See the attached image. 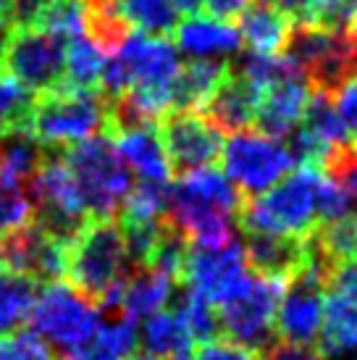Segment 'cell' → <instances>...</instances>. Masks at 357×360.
Segmentation results:
<instances>
[{"instance_id":"37","label":"cell","mask_w":357,"mask_h":360,"mask_svg":"<svg viewBox=\"0 0 357 360\" xmlns=\"http://www.w3.org/2000/svg\"><path fill=\"white\" fill-rule=\"evenodd\" d=\"M195 360H258V352L221 334L208 342H200Z\"/></svg>"},{"instance_id":"29","label":"cell","mask_w":357,"mask_h":360,"mask_svg":"<svg viewBox=\"0 0 357 360\" xmlns=\"http://www.w3.org/2000/svg\"><path fill=\"white\" fill-rule=\"evenodd\" d=\"M87 24V0H48L32 27L48 32L60 42L84 37Z\"/></svg>"},{"instance_id":"32","label":"cell","mask_w":357,"mask_h":360,"mask_svg":"<svg viewBox=\"0 0 357 360\" xmlns=\"http://www.w3.org/2000/svg\"><path fill=\"white\" fill-rule=\"evenodd\" d=\"M116 6L131 27H139L148 34L166 37L178 24V13L171 0H116Z\"/></svg>"},{"instance_id":"11","label":"cell","mask_w":357,"mask_h":360,"mask_svg":"<svg viewBox=\"0 0 357 360\" xmlns=\"http://www.w3.org/2000/svg\"><path fill=\"white\" fill-rule=\"evenodd\" d=\"M245 276H247L245 248L237 242H228L223 248H189L178 284L205 295L213 305H219L237 290Z\"/></svg>"},{"instance_id":"26","label":"cell","mask_w":357,"mask_h":360,"mask_svg":"<svg viewBox=\"0 0 357 360\" xmlns=\"http://www.w3.org/2000/svg\"><path fill=\"white\" fill-rule=\"evenodd\" d=\"M108 56L87 37H77L66 45V69H63V87L74 90H98L103 66Z\"/></svg>"},{"instance_id":"31","label":"cell","mask_w":357,"mask_h":360,"mask_svg":"<svg viewBox=\"0 0 357 360\" xmlns=\"http://www.w3.org/2000/svg\"><path fill=\"white\" fill-rule=\"evenodd\" d=\"M166 192L169 187L160 181L142 179L131 184L129 195L119 208V224H150L166 216Z\"/></svg>"},{"instance_id":"18","label":"cell","mask_w":357,"mask_h":360,"mask_svg":"<svg viewBox=\"0 0 357 360\" xmlns=\"http://www.w3.org/2000/svg\"><path fill=\"white\" fill-rule=\"evenodd\" d=\"M174 287H176V281L171 279L169 274L152 269V266H131V271L124 279V287H121V316L131 321L155 316L174 297Z\"/></svg>"},{"instance_id":"41","label":"cell","mask_w":357,"mask_h":360,"mask_svg":"<svg viewBox=\"0 0 357 360\" xmlns=\"http://www.w3.org/2000/svg\"><path fill=\"white\" fill-rule=\"evenodd\" d=\"M202 3L205 0H171V6L176 8V13H184V16H195L202 11Z\"/></svg>"},{"instance_id":"30","label":"cell","mask_w":357,"mask_h":360,"mask_svg":"<svg viewBox=\"0 0 357 360\" xmlns=\"http://www.w3.org/2000/svg\"><path fill=\"white\" fill-rule=\"evenodd\" d=\"M174 310L178 313V319L184 321L189 337L195 342H208L213 337H221L219 310L205 295H200V292L181 284V295H178Z\"/></svg>"},{"instance_id":"46","label":"cell","mask_w":357,"mask_h":360,"mask_svg":"<svg viewBox=\"0 0 357 360\" xmlns=\"http://www.w3.org/2000/svg\"><path fill=\"white\" fill-rule=\"evenodd\" d=\"M355 231H357V219H355Z\"/></svg>"},{"instance_id":"38","label":"cell","mask_w":357,"mask_h":360,"mask_svg":"<svg viewBox=\"0 0 357 360\" xmlns=\"http://www.w3.org/2000/svg\"><path fill=\"white\" fill-rule=\"evenodd\" d=\"M258 360H326V355L313 345H292V342H268L258 350Z\"/></svg>"},{"instance_id":"1","label":"cell","mask_w":357,"mask_h":360,"mask_svg":"<svg viewBox=\"0 0 357 360\" xmlns=\"http://www.w3.org/2000/svg\"><path fill=\"white\" fill-rule=\"evenodd\" d=\"M129 252L119 221L89 219L69 242L71 287L98 310H119L121 287L129 274Z\"/></svg>"},{"instance_id":"39","label":"cell","mask_w":357,"mask_h":360,"mask_svg":"<svg viewBox=\"0 0 357 360\" xmlns=\"http://www.w3.org/2000/svg\"><path fill=\"white\" fill-rule=\"evenodd\" d=\"M260 3H268L281 13H287L294 24H308L310 11H313V0H260Z\"/></svg>"},{"instance_id":"15","label":"cell","mask_w":357,"mask_h":360,"mask_svg":"<svg viewBox=\"0 0 357 360\" xmlns=\"http://www.w3.org/2000/svg\"><path fill=\"white\" fill-rule=\"evenodd\" d=\"M310 98H313V87L305 77L281 79L266 87L258 105V116H255V129L273 140L289 137L305 116Z\"/></svg>"},{"instance_id":"34","label":"cell","mask_w":357,"mask_h":360,"mask_svg":"<svg viewBox=\"0 0 357 360\" xmlns=\"http://www.w3.org/2000/svg\"><path fill=\"white\" fill-rule=\"evenodd\" d=\"M349 210H352V198L347 195V190L323 171V179L318 187V219H320V224L349 219Z\"/></svg>"},{"instance_id":"28","label":"cell","mask_w":357,"mask_h":360,"mask_svg":"<svg viewBox=\"0 0 357 360\" xmlns=\"http://www.w3.org/2000/svg\"><path fill=\"white\" fill-rule=\"evenodd\" d=\"M142 342L150 355L155 358H171L174 352L192 350V337H189L184 321L178 319L176 310H160L150 316L145 329H142Z\"/></svg>"},{"instance_id":"6","label":"cell","mask_w":357,"mask_h":360,"mask_svg":"<svg viewBox=\"0 0 357 360\" xmlns=\"http://www.w3.org/2000/svg\"><path fill=\"white\" fill-rule=\"evenodd\" d=\"M223 171L239 192L263 195L276 181L287 176L294 166V155L281 140L266 137L258 129L231 134L221 150Z\"/></svg>"},{"instance_id":"12","label":"cell","mask_w":357,"mask_h":360,"mask_svg":"<svg viewBox=\"0 0 357 360\" xmlns=\"http://www.w3.org/2000/svg\"><path fill=\"white\" fill-rule=\"evenodd\" d=\"M231 216L234 213L200 200L178 184H171L166 192V219L197 248H223L234 242Z\"/></svg>"},{"instance_id":"19","label":"cell","mask_w":357,"mask_h":360,"mask_svg":"<svg viewBox=\"0 0 357 360\" xmlns=\"http://www.w3.org/2000/svg\"><path fill=\"white\" fill-rule=\"evenodd\" d=\"M294 21L278 8L268 6V3H252L239 13L237 30L242 34V42H247L252 53L260 56H281L287 53L292 32H294Z\"/></svg>"},{"instance_id":"40","label":"cell","mask_w":357,"mask_h":360,"mask_svg":"<svg viewBox=\"0 0 357 360\" xmlns=\"http://www.w3.org/2000/svg\"><path fill=\"white\" fill-rule=\"evenodd\" d=\"M202 6L208 8V13L213 19L231 21V19H239V13L247 8L249 0H205Z\"/></svg>"},{"instance_id":"13","label":"cell","mask_w":357,"mask_h":360,"mask_svg":"<svg viewBox=\"0 0 357 360\" xmlns=\"http://www.w3.org/2000/svg\"><path fill=\"white\" fill-rule=\"evenodd\" d=\"M119 63L126 71L131 87H171L176 79L178 51L169 37L148 34V32H131L116 53Z\"/></svg>"},{"instance_id":"21","label":"cell","mask_w":357,"mask_h":360,"mask_svg":"<svg viewBox=\"0 0 357 360\" xmlns=\"http://www.w3.org/2000/svg\"><path fill=\"white\" fill-rule=\"evenodd\" d=\"M137 326L126 316H113V321L100 323L87 340L63 352L58 360H126L137 347Z\"/></svg>"},{"instance_id":"25","label":"cell","mask_w":357,"mask_h":360,"mask_svg":"<svg viewBox=\"0 0 357 360\" xmlns=\"http://www.w3.org/2000/svg\"><path fill=\"white\" fill-rule=\"evenodd\" d=\"M37 92L24 87L19 79L0 71V137L30 134Z\"/></svg>"},{"instance_id":"8","label":"cell","mask_w":357,"mask_h":360,"mask_svg":"<svg viewBox=\"0 0 357 360\" xmlns=\"http://www.w3.org/2000/svg\"><path fill=\"white\" fill-rule=\"evenodd\" d=\"M6 74L19 79L32 92H50L63 84L66 48L58 37L37 27H13L3 53Z\"/></svg>"},{"instance_id":"7","label":"cell","mask_w":357,"mask_h":360,"mask_svg":"<svg viewBox=\"0 0 357 360\" xmlns=\"http://www.w3.org/2000/svg\"><path fill=\"white\" fill-rule=\"evenodd\" d=\"M30 323L60 350H71L100 326V310L74 287L53 281L37 292Z\"/></svg>"},{"instance_id":"14","label":"cell","mask_w":357,"mask_h":360,"mask_svg":"<svg viewBox=\"0 0 357 360\" xmlns=\"http://www.w3.org/2000/svg\"><path fill=\"white\" fill-rule=\"evenodd\" d=\"M263 90H266L263 84L247 79L245 74H239L231 66L219 87L213 90V95L200 105L197 113H202L221 134L223 131L237 134V131H245L255 124Z\"/></svg>"},{"instance_id":"2","label":"cell","mask_w":357,"mask_h":360,"mask_svg":"<svg viewBox=\"0 0 357 360\" xmlns=\"http://www.w3.org/2000/svg\"><path fill=\"white\" fill-rule=\"evenodd\" d=\"M323 179V166L299 163L271 190L255 198H245L237 219L245 234H284L305 237L316 229L318 219V187Z\"/></svg>"},{"instance_id":"35","label":"cell","mask_w":357,"mask_h":360,"mask_svg":"<svg viewBox=\"0 0 357 360\" xmlns=\"http://www.w3.org/2000/svg\"><path fill=\"white\" fill-rule=\"evenodd\" d=\"M328 98L334 103L339 119L344 121L347 131L352 134V140L357 142V69L339 82L337 87L328 92Z\"/></svg>"},{"instance_id":"4","label":"cell","mask_w":357,"mask_h":360,"mask_svg":"<svg viewBox=\"0 0 357 360\" xmlns=\"http://www.w3.org/2000/svg\"><path fill=\"white\" fill-rule=\"evenodd\" d=\"M60 155L87 200L89 219H113L134 179L108 134L74 142Z\"/></svg>"},{"instance_id":"5","label":"cell","mask_w":357,"mask_h":360,"mask_svg":"<svg viewBox=\"0 0 357 360\" xmlns=\"http://www.w3.org/2000/svg\"><path fill=\"white\" fill-rule=\"evenodd\" d=\"M287 281L268 279L260 274L245 276L226 300L219 302L221 334L245 345L249 350H263L276 334V310Z\"/></svg>"},{"instance_id":"33","label":"cell","mask_w":357,"mask_h":360,"mask_svg":"<svg viewBox=\"0 0 357 360\" xmlns=\"http://www.w3.org/2000/svg\"><path fill=\"white\" fill-rule=\"evenodd\" d=\"M0 360H58L50 345L34 331L0 334Z\"/></svg>"},{"instance_id":"43","label":"cell","mask_w":357,"mask_h":360,"mask_svg":"<svg viewBox=\"0 0 357 360\" xmlns=\"http://www.w3.org/2000/svg\"><path fill=\"white\" fill-rule=\"evenodd\" d=\"M8 32L6 27H0V63H3V53H6V42H8Z\"/></svg>"},{"instance_id":"23","label":"cell","mask_w":357,"mask_h":360,"mask_svg":"<svg viewBox=\"0 0 357 360\" xmlns=\"http://www.w3.org/2000/svg\"><path fill=\"white\" fill-rule=\"evenodd\" d=\"M320 352L323 355H339L357 347V302L328 290L323 302V323H320Z\"/></svg>"},{"instance_id":"45","label":"cell","mask_w":357,"mask_h":360,"mask_svg":"<svg viewBox=\"0 0 357 360\" xmlns=\"http://www.w3.org/2000/svg\"><path fill=\"white\" fill-rule=\"evenodd\" d=\"M126 360H160V358H155V355H134V358H126Z\"/></svg>"},{"instance_id":"9","label":"cell","mask_w":357,"mask_h":360,"mask_svg":"<svg viewBox=\"0 0 357 360\" xmlns=\"http://www.w3.org/2000/svg\"><path fill=\"white\" fill-rule=\"evenodd\" d=\"M328 276L320 269L302 263V269L289 279L287 292L281 295L276 310V334L281 342L313 345L323 323Z\"/></svg>"},{"instance_id":"3","label":"cell","mask_w":357,"mask_h":360,"mask_svg":"<svg viewBox=\"0 0 357 360\" xmlns=\"http://www.w3.org/2000/svg\"><path fill=\"white\" fill-rule=\"evenodd\" d=\"M30 134L48 150H63L74 142L108 134L110 101L100 90L63 87L37 95Z\"/></svg>"},{"instance_id":"44","label":"cell","mask_w":357,"mask_h":360,"mask_svg":"<svg viewBox=\"0 0 357 360\" xmlns=\"http://www.w3.org/2000/svg\"><path fill=\"white\" fill-rule=\"evenodd\" d=\"M169 360H195V352L192 350H181V352H174Z\"/></svg>"},{"instance_id":"10","label":"cell","mask_w":357,"mask_h":360,"mask_svg":"<svg viewBox=\"0 0 357 360\" xmlns=\"http://www.w3.org/2000/svg\"><path fill=\"white\" fill-rule=\"evenodd\" d=\"M160 140L166 145L174 174L213 166L221 158L223 137L197 110H171L160 119Z\"/></svg>"},{"instance_id":"24","label":"cell","mask_w":357,"mask_h":360,"mask_svg":"<svg viewBox=\"0 0 357 360\" xmlns=\"http://www.w3.org/2000/svg\"><path fill=\"white\" fill-rule=\"evenodd\" d=\"M176 184L184 187L187 192H192L200 200H205V202H210V205H216V208L226 210V213H239L242 202H245V195L237 190V184L228 179L226 174L210 169V166L181 174Z\"/></svg>"},{"instance_id":"36","label":"cell","mask_w":357,"mask_h":360,"mask_svg":"<svg viewBox=\"0 0 357 360\" xmlns=\"http://www.w3.org/2000/svg\"><path fill=\"white\" fill-rule=\"evenodd\" d=\"M323 171L347 190L352 200H357V142H352L349 148L337 153L334 158H328L323 163Z\"/></svg>"},{"instance_id":"20","label":"cell","mask_w":357,"mask_h":360,"mask_svg":"<svg viewBox=\"0 0 357 360\" xmlns=\"http://www.w3.org/2000/svg\"><path fill=\"white\" fill-rule=\"evenodd\" d=\"M174 37L181 51L192 53L197 58L226 56V53H237L242 48V34H239L237 24L213 19V16H200V13L187 16L181 24H176Z\"/></svg>"},{"instance_id":"22","label":"cell","mask_w":357,"mask_h":360,"mask_svg":"<svg viewBox=\"0 0 357 360\" xmlns=\"http://www.w3.org/2000/svg\"><path fill=\"white\" fill-rule=\"evenodd\" d=\"M228 69L231 63L221 58H195L181 66L174 79V110H200Z\"/></svg>"},{"instance_id":"42","label":"cell","mask_w":357,"mask_h":360,"mask_svg":"<svg viewBox=\"0 0 357 360\" xmlns=\"http://www.w3.org/2000/svg\"><path fill=\"white\" fill-rule=\"evenodd\" d=\"M0 27L13 30V0H0Z\"/></svg>"},{"instance_id":"17","label":"cell","mask_w":357,"mask_h":360,"mask_svg":"<svg viewBox=\"0 0 357 360\" xmlns=\"http://www.w3.org/2000/svg\"><path fill=\"white\" fill-rule=\"evenodd\" d=\"M245 258L252 274L289 281L305 263V237L284 234H247Z\"/></svg>"},{"instance_id":"27","label":"cell","mask_w":357,"mask_h":360,"mask_svg":"<svg viewBox=\"0 0 357 360\" xmlns=\"http://www.w3.org/2000/svg\"><path fill=\"white\" fill-rule=\"evenodd\" d=\"M40 284L21 274H8L0 284V334L16 331L21 323H27L37 300Z\"/></svg>"},{"instance_id":"16","label":"cell","mask_w":357,"mask_h":360,"mask_svg":"<svg viewBox=\"0 0 357 360\" xmlns=\"http://www.w3.org/2000/svg\"><path fill=\"white\" fill-rule=\"evenodd\" d=\"M110 137H116V150L131 171H137L142 179L169 184L174 176L166 145L160 140L155 124H131L121 127Z\"/></svg>"}]
</instances>
